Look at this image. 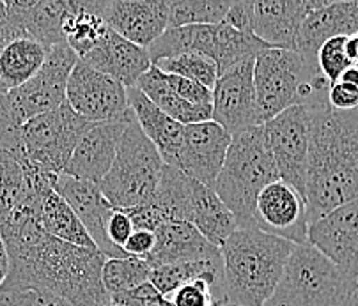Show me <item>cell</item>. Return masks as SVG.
Here are the masks:
<instances>
[{
  "instance_id": "1",
  "label": "cell",
  "mask_w": 358,
  "mask_h": 306,
  "mask_svg": "<svg viewBox=\"0 0 358 306\" xmlns=\"http://www.w3.org/2000/svg\"><path fill=\"white\" fill-rule=\"evenodd\" d=\"M9 257L8 285H39L71 306H108L101 271L107 262L98 248H82L50 235L39 219L15 209L0 221Z\"/></svg>"
},
{
  "instance_id": "2",
  "label": "cell",
  "mask_w": 358,
  "mask_h": 306,
  "mask_svg": "<svg viewBox=\"0 0 358 306\" xmlns=\"http://www.w3.org/2000/svg\"><path fill=\"white\" fill-rule=\"evenodd\" d=\"M310 147L305 202L309 224L358 198V110L309 108Z\"/></svg>"
},
{
  "instance_id": "3",
  "label": "cell",
  "mask_w": 358,
  "mask_h": 306,
  "mask_svg": "<svg viewBox=\"0 0 358 306\" xmlns=\"http://www.w3.org/2000/svg\"><path fill=\"white\" fill-rule=\"evenodd\" d=\"M293 242L259 228H238L224 245L222 284L215 306H264L282 278Z\"/></svg>"
},
{
  "instance_id": "4",
  "label": "cell",
  "mask_w": 358,
  "mask_h": 306,
  "mask_svg": "<svg viewBox=\"0 0 358 306\" xmlns=\"http://www.w3.org/2000/svg\"><path fill=\"white\" fill-rule=\"evenodd\" d=\"M254 85L263 124L293 106L328 105L330 83L320 66L294 50H263L254 62Z\"/></svg>"
},
{
  "instance_id": "5",
  "label": "cell",
  "mask_w": 358,
  "mask_h": 306,
  "mask_svg": "<svg viewBox=\"0 0 358 306\" xmlns=\"http://www.w3.org/2000/svg\"><path fill=\"white\" fill-rule=\"evenodd\" d=\"M278 179L280 175L264 138L263 126H257L233 136L213 189L234 214L238 228H255L257 197Z\"/></svg>"
},
{
  "instance_id": "6",
  "label": "cell",
  "mask_w": 358,
  "mask_h": 306,
  "mask_svg": "<svg viewBox=\"0 0 358 306\" xmlns=\"http://www.w3.org/2000/svg\"><path fill=\"white\" fill-rule=\"evenodd\" d=\"M264 306H358V280L344 275L310 242L294 245Z\"/></svg>"
},
{
  "instance_id": "7",
  "label": "cell",
  "mask_w": 358,
  "mask_h": 306,
  "mask_svg": "<svg viewBox=\"0 0 358 306\" xmlns=\"http://www.w3.org/2000/svg\"><path fill=\"white\" fill-rule=\"evenodd\" d=\"M164 159L138 126L130 110L112 168L99 184L108 204L119 211L141 207L151 202L164 172Z\"/></svg>"
},
{
  "instance_id": "8",
  "label": "cell",
  "mask_w": 358,
  "mask_h": 306,
  "mask_svg": "<svg viewBox=\"0 0 358 306\" xmlns=\"http://www.w3.org/2000/svg\"><path fill=\"white\" fill-rule=\"evenodd\" d=\"M268 48L270 46L264 45L254 34L240 32L225 23H218L167 29L149 46L148 53L151 64L185 53H197L211 59L217 64L218 75H222L240 62L255 59Z\"/></svg>"
},
{
  "instance_id": "9",
  "label": "cell",
  "mask_w": 358,
  "mask_h": 306,
  "mask_svg": "<svg viewBox=\"0 0 358 306\" xmlns=\"http://www.w3.org/2000/svg\"><path fill=\"white\" fill-rule=\"evenodd\" d=\"M91 122L62 103L59 108L38 115L22 126V154L45 170L59 175L64 172L76 144Z\"/></svg>"
},
{
  "instance_id": "10",
  "label": "cell",
  "mask_w": 358,
  "mask_h": 306,
  "mask_svg": "<svg viewBox=\"0 0 358 306\" xmlns=\"http://www.w3.org/2000/svg\"><path fill=\"white\" fill-rule=\"evenodd\" d=\"M78 55L68 45L52 46L34 78L4 94V106L16 128L66 103V87Z\"/></svg>"
},
{
  "instance_id": "11",
  "label": "cell",
  "mask_w": 358,
  "mask_h": 306,
  "mask_svg": "<svg viewBox=\"0 0 358 306\" xmlns=\"http://www.w3.org/2000/svg\"><path fill=\"white\" fill-rule=\"evenodd\" d=\"M264 138L280 179L305 198L310 147V112L293 106L263 124Z\"/></svg>"
},
{
  "instance_id": "12",
  "label": "cell",
  "mask_w": 358,
  "mask_h": 306,
  "mask_svg": "<svg viewBox=\"0 0 358 306\" xmlns=\"http://www.w3.org/2000/svg\"><path fill=\"white\" fill-rule=\"evenodd\" d=\"M66 101L89 122L122 121L130 112L128 89L80 59L69 75Z\"/></svg>"
},
{
  "instance_id": "13",
  "label": "cell",
  "mask_w": 358,
  "mask_h": 306,
  "mask_svg": "<svg viewBox=\"0 0 358 306\" xmlns=\"http://www.w3.org/2000/svg\"><path fill=\"white\" fill-rule=\"evenodd\" d=\"M254 62H240L218 75L213 87V121L231 135L263 126L254 85Z\"/></svg>"
},
{
  "instance_id": "14",
  "label": "cell",
  "mask_w": 358,
  "mask_h": 306,
  "mask_svg": "<svg viewBox=\"0 0 358 306\" xmlns=\"http://www.w3.org/2000/svg\"><path fill=\"white\" fill-rule=\"evenodd\" d=\"M255 228L282 238L293 245L309 242V212L300 193L282 179L268 184L259 193L254 211Z\"/></svg>"
},
{
  "instance_id": "15",
  "label": "cell",
  "mask_w": 358,
  "mask_h": 306,
  "mask_svg": "<svg viewBox=\"0 0 358 306\" xmlns=\"http://www.w3.org/2000/svg\"><path fill=\"white\" fill-rule=\"evenodd\" d=\"M233 135L215 121L185 126L178 168L206 188H213L224 166Z\"/></svg>"
},
{
  "instance_id": "16",
  "label": "cell",
  "mask_w": 358,
  "mask_h": 306,
  "mask_svg": "<svg viewBox=\"0 0 358 306\" xmlns=\"http://www.w3.org/2000/svg\"><path fill=\"white\" fill-rule=\"evenodd\" d=\"M309 242L344 275L358 280V198L310 224Z\"/></svg>"
},
{
  "instance_id": "17",
  "label": "cell",
  "mask_w": 358,
  "mask_h": 306,
  "mask_svg": "<svg viewBox=\"0 0 358 306\" xmlns=\"http://www.w3.org/2000/svg\"><path fill=\"white\" fill-rule=\"evenodd\" d=\"M112 31L148 50L169 29V0H99Z\"/></svg>"
},
{
  "instance_id": "18",
  "label": "cell",
  "mask_w": 358,
  "mask_h": 306,
  "mask_svg": "<svg viewBox=\"0 0 358 306\" xmlns=\"http://www.w3.org/2000/svg\"><path fill=\"white\" fill-rule=\"evenodd\" d=\"M55 191L69 204L75 211L85 231L94 241L96 248L107 258H126L124 249L117 248L110 242L107 235V221L110 218L112 207L98 184L71 177V175L59 174L54 186Z\"/></svg>"
},
{
  "instance_id": "19",
  "label": "cell",
  "mask_w": 358,
  "mask_h": 306,
  "mask_svg": "<svg viewBox=\"0 0 358 306\" xmlns=\"http://www.w3.org/2000/svg\"><path fill=\"white\" fill-rule=\"evenodd\" d=\"M126 119L128 115L122 121L91 122L84 135L80 136L62 174L92 182V184H101L115 159Z\"/></svg>"
},
{
  "instance_id": "20",
  "label": "cell",
  "mask_w": 358,
  "mask_h": 306,
  "mask_svg": "<svg viewBox=\"0 0 358 306\" xmlns=\"http://www.w3.org/2000/svg\"><path fill=\"white\" fill-rule=\"evenodd\" d=\"M324 2L327 0L252 2V34L270 48L294 50L303 20Z\"/></svg>"
},
{
  "instance_id": "21",
  "label": "cell",
  "mask_w": 358,
  "mask_h": 306,
  "mask_svg": "<svg viewBox=\"0 0 358 306\" xmlns=\"http://www.w3.org/2000/svg\"><path fill=\"white\" fill-rule=\"evenodd\" d=\"M353 34H358V0H327L303 20L294 52L313 64H317V52L324 43L334 38H350Z\"/></svg>"
},
{
  "instance_id": "22",
  "label": "cell",
  "mask_w": 358,
  "mask_h": 306,
  "mask_svg": "<svg viewBox=\"0 0 358 306\" xmlns=\"http://www.w3.org/2000/svg\"><path fill=\"white\" fill-rule=\"evenodd\" d=\"M80 61L117 80L126 89L135 87L141 76L152 66L148 50L124 39L110 27H107L98 45Z\"/></svg>"
},
{
  "instance_id": "23",
  "label": "cell",
  "mask_w": 358,
  "mask_h": 306,
  "mask_svg": "<svg viewBox=\"0 0 358 306\" xmlns=\"http://www.w3.org/2000/svg\"><path fill=\"white\" fill-rule=\"evenodd\" d=\"M157 246L148 257L152 268L188 262H213L222 264L220 248L211 245L192 224H165L157 232Z\"/></svg>"
},
{
  "instance_id": "24",
  "label": "cell",
  "mask_w": 358,
  "mask_h": 306,
  "mask_svg": "<svg viewBox=\"0 0 358 306\" xmlns=\"http://www.w3.org/2000/svg\"><path fill=\"white\" fill-rule=\"evenodd\" d=\"M128 103L144 135L155 144L165 165L178 166L183 145L185 126L169 117L155 103L149 101L137 87L128 89Z\"/></svg>"
},
{
  "instance_id": "25",
  "label": "cell",
  "mask_w": 358,
  "mask_h": 306,
  "mask_svg": "<svg viewBox=\"0 0 358 306\" xmlns=\"http://www.w3.org/2000/svg\"><path fill=\"white\" fill-rule=\"evenodd\" d=\"M6 9L15 16L29 38L45 48L66 45L64 25L69 0H8Z\"/></svg>"
},
{
  "instance_id": "26",
  "label": "cell",
  "mask_w": 358,
  "mask_h": 306,
  "mask_svg": "<svg viewBox=\"0 0 358 306\" xmlns=\"http://www.w3.org/2000/svg\"><path fill=\"white\" fill-rule=\"evenodd\" d=\"M48 48L32 38H18L0 46V94H8L34 78Z\"/></svg>"
},
{
  "instance_id": "27",
  "label": "cell",
  "mask_w": 358,
  "mask_h": 306,
  "mask_svg": "<svg viewBox=\"0 0 358 306\" xmlns=\"http://www.w3.org/2000/svg\"><path fill=\"white\" fill-rule=\"evenodd\" d=\"M135 87L141 89L145 98L155 103L169 117L183 126L213 121V106H197L179 98L169 85L165 73H162L157 66H151L149 71L141 76Z\"/></svg>"
},
{
  "instance_id": "28",
  "label": "cell",
  "mask_w": 358,
  "mask_h": 306,
  "mask_svg": "<svg viewBox=\"0 0 358 306\" xmlns=\"http://www.w3.org/2000/svg\"><path fill=\"white\" fill-rule=\"evenodd\" d=\"M192 225L218 248L238 231L236 218L218 198L215 189L206 188L197 181L194 184L192 201Z\"/></svg>"
},
{
  "instance_id": "29",
  "label": "cell",
  "mask_w": 358,
  "mask_h": 306,
  "mask_svg": "<svg viewBox=\"0 0 358 306\" xmlns=\"http://www.w3.org/2000/svg\"><path fill=\"white\" fill-rule=\"evenodd\" d=\"M194 179L188 177L178 166L165 165L157 191L149 205L157 209L167 224H192V201H194Z\"/></svg>"
},
{
  "instance_id": "30",
  "label": "cell",
  "mask_w": 358,
  "mask_h": 306,
  "mask_svg": "<svg viewBox=\"0 0 358 306\" xmlns=\"http://www.w3.org/2000/svg\"><path fill=\"white\" fill-rule=\"evenodd\" d=\"M107 27L99 15V0H69L62 32L66 45L78 55V59L87 55L98 45Z\"/></svg>"
},
{
  "instance_id": "31",
  "label": "cell",
  "mask_w": 358,
  "mask_h": 306,
  "mask_svg": "<svg viewBox=\"0 0 358 306\" xmlns=\"http://www.w3.org/2000/svg\"><path fill=\"white\" fill-rule=\"evenodd\" d=\"M39 224L50 235L69 242V245L82 246V248H96L94 241L82 225L78 216L75 214L68 202L57 191H50L43 201Z\"/></svg>"
},
{
  "instance_id": "32",
  "label": "cell",
  "mask_w": 358,
  "mask_h": 306,
  "mask_svg": "<svg viewBox=\"0 0 358 306\" xmlns=\"http://www.w3.org/2000/svg\"><path fill=\"white\" fill-rule=\"evenodd\" d=\"M222 264L213 262H188V264H174L152 268L149 275L151 282L165 298H171L179 287L195 280H206L213 287V301L220 291L222 284Z\"/></svg>"
},
{
  "instance_id": "33",
  "label": "cell",
  "mask_w": 358,
  "mask_h": 306,
  "mask_svg": "<svg viewBox=\"0 0 358 306\" xmlns=\"http://www.w3.org/2000/svg\"><path fill=\"white\" fill-rule=\"evenodd\" d=\"M233 4L229 0H169V29L224 23Z\"/></svg>"
},
{
  "instance_id": "34",
  "label": "cell",
  "mask_w": 358,
  "mask_h": 306,
  "mask_svg": "<svg viewBox=\"0 0 358 306\" xmlns=\"http://www.w3.org/2000/svg\"><path fill=\"white\" fill-rule=\"evenodd\" d=\"M149 275H151V265L141 258H107L101 271V280L105 291L112 298L149 282Z\"/></svg>"
},
{
  "instance_id": "35",
  "label": "cell",
  "mask_w": 358,
  "mask_h": 306,
  "mask_svg": "<svg viewBox=\"0 0 358 306\" xmlns=\"http://www.w3.org/2000/svg\"><path fill=\"white\" fill-rule=\"evenodd\" d=\"M23 154L0 147V221L8 218L23 198Z\"/></svg>"
},
{
  "instance_id": "36",
  "label": "cell",
  "mask_w": 358,
  "mask_h": 306,
  "mask_svg": "<svg viewBox=\"0 0 358 306\" xmlns=\"http://www.w3.org/2000/svg\"><path fill=\"white\" fill-rule=\"evenodd\" d=\"M152 66H157L165 75L183 76V78L202 83L204 87L211 89V91H213L215 83L218 80L217 64L211 59L197 55V53H185V55H178V57L162 59Z\"/></svg>"
},
{
  "instance_id": "37",
  "label": "cell",
  "mask_w": 358,
  "mask_h": 306,
  "mask_svg": "<svg viewBox=\"0 0 358 306\" xmlns=\"http://www.w3.org/2000/svg\"><path fill=\"white\" fill-rule=\"evenodd\" d=\"M0 306H71L66 299L39 285H8L0 287Z\"/></svg>"
},
{
  "instance_id": "38",
  "label": "cell",
  "mask_w": 358,
  "mask_h": 306,
  "mask_svg": "<svg viewBox=\"0 0 358 306\" xmlns=\"http://www.w3.org/2000/svg\"><path fill=\"white\" fill-rule=\"evenodd\" d=\"M344 45H346V38H334L324 43L317 52V66H320L321 75L328 80L330 85L339 82L343 73L355 66L348 59Z\"/></svg>"
},
{
  "instance_id": "39",
  "label": "cell",
  "mask_w": 358,
  "mask_h": 306,
  "mask_svg": "<svg viewBox=\"0 0 358 306\" xmlns=\"http://www.w3.org/2000/svg\"><path fill=\"white\" fill-rule=\"evenodd\" d=\"M110 303L114 306H174L171 299L165 298L151 282H145L131 291L112 296Z\"/></svg>"
},
{
  "instance_id": "40",
  "label": "cell",
  "mask_w": 358,
  "mask_h": 306,
  "mask_svg": "<svg viewBox=\"0 0 358 306\" xmlns=\"http://www.w3.org/2000/svg\"><path fill=\"white\" fill-rule=\"evenodd\" d=\"M167 76V82L172 87V91H174L181 99L197 106H213V91H211V89L204 87L202 83L194 82V80L183 78V76Z\"/></svg>"
},
{
  "instance_id": "41",
  "label": "cell",
  "mask_w": 358,
  "mask_h": 306,
  "mask_svg": "<svg viewBox=\"0 0 358 306\" xmlns=\"http://www.w3.org/2000/svg\"><path fill=\"white\" fill-rule=\"evenodd\" d=\"M174 306H215L213 287L206 280H195L179 287L169 298Z\"/></svg>"
},
{
  "instance_id": "42",
  "label": "cell",
  "mask_w": 358,
  "mask_h": 306,
  "mask_svg": "<svg viewBox=\"0 0 358 306\" xmlns=\"http://www.w3.org/2000/svg\"><path fill=\"white\" fill-rule=\"evenodd\" d=\"M328 105L337 112L358 110V87L343 82L334 83L328 91Z\"/></svg>"
},
{
  "instance_id": "43",
  "label": "cell",
  "mask_w": 358,
  "mask_h": 306,
  "mask_svg": "<svg viewBox=\"0 0 358 306\" xmlns=\"http://www.w3.org/2000/svg\"><path fill=\"white\" fill-rule=\"evenodd\" d=\"M135 232L134 221L130 219V216L126 214L124 211H119L114 209L107 221V235L110 239V242L117 248H122L124 242L130 239V235Z\"/></svg>"
},
{
  "instance_id": "44",
  "label": "cell",
  "mask_w": 358,
  "mask_h": 306,
  "mask_svg": "<svg viewBox=\"0 0 358 306\" xmlns=\"http://www.w3.org/2000/svg\"><path fill=\"white\" fill-rule=\"evenodd\" d=\"M157 246V234L149 231H138L135 228L130 239L124 242L122 249L128 257L141 258V261H148L149 255L152 254V249Z\"/></svg>"
},
{
  "instance_id": "45",
  "label": "cell",
  "mask_w": 358,
  "mask_h": 306,
  "mask_svg": "<svg viewBox=\"0 0 358 306\" xmlns=\"http://www.w3.org/2000/svg\"><path fill=\"white\" fill-rule=\"evenodd\" d=\"M124 212L130 216V219L134 221V227L138 228V231L157 232L162 225L167 224L164 216H162L157 209L149 204L141 205V207L126 209Z\"/></svg>"
},
{
  "instance_id": "46",
  "label": "cell",
  "mask_w": 358,
  "mask_h": 306,
  "mask_svg": "<svg viewBox=\"0 0 358 306\" xmlns=\"http://www.w3.org/2000/svg\"><path fill=\"white\" fill-rule=\"evenodd\" d=\"M224 23L236 31L252 34V2H234Z\"/></svg>"
},
{
  "instance_id": "47",
  "label": "cell",
  "mask_w": 358,
  "mask_h": 306,
  "mask_svg": "<svg viewBox=\"0 0 358 306\" xmlns=\"http://www.w3.org/2000/svg\"><path fill=\"white\" fill-rule=\"evenodd\" d=\"M9 275V257H8V252H6V246L2 238H0V287L2 284L6 282Z\"/></svg>"
},
{
  "instance_id": "48",
  "label": "cell",
  "mask_w": 358,
  "mask_h": 306,
  "mask_svg": "<svg viewBox=\"0 0 358 306\" xmlns=\"http://www.w3.org/2000/svg\"><path fill=\"white\" fill-rule=\"evenodd\" d=\"M344 50H346V55L355 66H358V34L350 36L346 38V45H344Z\"/></svg>"
},
{
  "instance_id": "49",
  "label": "cell",
  "mask_w": 358,
  "mask_h": 306,
  "mask_svg": "<svg viewBox=\"0 0 358 306\" xmlns=\"http://www.w3.org/2000/svg\"><path fill=\"white\" fill-rule=\"evenodd\" d=\"M339 82L350 83V85H355L358 87V66H351L350 69L343 73V76L339 78Z\"/></svg>"
},
{
  "instance_id": "50",
  "label": "cell",
  "mask_w": 358,
  "mask_h": 306,
  "mask_svg": "<svg viewBox=\"0 0 358 306\" xmlns=\"http://www.w3.org/2000/svg\"><path fill=\"white\" fill-rule=\"evenodd\" d=\"M4 11H6V4L4 2H0V15H2Z\"/></svg>"
},
{
  "instance_id": "51",
  "label": "cell",
  "mask_w": 358,
  "mask_h": 306,
  "mask_svg": "<svg viewBox=\"0 0 358 306\" xmlns=\"http://www.w3.org/2000/svg\"><path fill=\"white\" fill-rule=\"evenodd\" d=\"M218 306H238V305H218Z\"/></svg>"
},
{
  "instance_id": "52",
  "label": "cell",
  "mask_w": 358,
  "mask_h": 306,
  "mask_svg": "<svg viewBox=\"0 0 358 306\" xmlns=\"http://www.w3.org/2000/svg\"><path fill=\"white\" fill-rule=\"evenodd\" d=\"M108 306H114V305H112V303H110V305H108Z\"/></svg>"
}]
</instances>
